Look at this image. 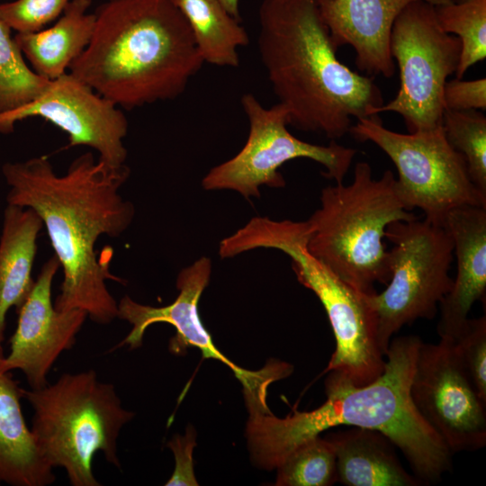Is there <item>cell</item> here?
Listing matches in <instances>:
<instances>
[{
    "label": "cell",
    "mask_w": 486,
    "mask_h": 486,
    "mask_svg": "<svg viewBox=\"0 0 486 486\" xmlns=\"http://www.w3.org/2000/svg\"><path fill=\"white\" fill-rule=\"evenodd\" d=\"M276 469L277 486H330L338 482L334 448L320 435L294 448Z\"/></svg>",
    "instance_id": "cell-25"
},
{
    "label": "cell",
    "mask_w": 486,
    "mask_h": 486,
    "mask_svg": "<svg viewBox=\"0 0 486 486\" xmlns=\"http://www.w3.org/2000/svg\"><path fill=\"white\" fill-rule=\"evenodd\" d=\"M0 344V483L11 486H48L55 482L53 468L40 453L24 419L23 389L11 372L2 368Z\"/></svg>",
    "instance_id": "cell-18"
},
{
    "label": "cell",
    "mask_w": 486,
    "mask_h": 486,
    "mask_svg": "<svg viewBox=\"0 0 486 486\" xmlns=\"http://www.w3.org/2000/svg\"><path fill=\"white\" fill-rule=\"evenodd\" d=\"M390 280L380 293L368 294L377 319V340L386 355L392 337L418 319H433L449 292L454 243L448 231L427 219L398 220L385 230Z\"/></svg>",
    "instance_id": "cell-8"
},
{
    "label": "cell",
    "mask_w": 486,
    "mask_h": 486,
    "mask_svg": "<svg viewBox=\"0 0 486 486\" xmlns=\"http://www.w3.org/2000/svg\"><path fill=\"white\" fill-rule=\"evenodd\" d=\"M442 226L450 234L456 275L440 302L437 333L454 340L464 328L472 304L486 292V207L465 205L449 212Z\"/></svg>",
    "instance_id": "cell-17"
},
{
    "label": "cell",
    "mask_w": 486,
    "mask_h": 486,
    "mask_svg": "<svg viewBox=\"0 0 486 486\" xmlns=\"http://www.w3.org/2000/svg\"><path fill=\"white\" fill-rule=\"evenodd\" d=\"M241 105L249 123L243 148L231 158L213 166L202 180L207 191L230 190L246 199L260 196L264 185L284 187L279 172L286 162L308 158L320 164L328 179L343 182L356 150L331 140L328 145L303 141L287 129V110L279 103L265 108L251 93L244 94Z\"/></svg>",
    "instance_id": "cell-11"
},
{
    "label": "cell",
    "mask_w": 486,
    "mask_h": 486,
    "mask_svg": "<svg viewBox=\"0 0 486 486\" xmlns=\"http://www.w3.org/2000/svg\"><path fill=\"white\" fill-rule=\"evenodd\" d=\"M68 68L118 107L133 109L182 94L204 64L172 0H108Z\"/></svg>",
    "instance_id": "cell-4"
},
{
    "label": "cell",
    "mask_w": 486,
    "mask_h": 486,
    "mask_svg": "<svg viewBox=\"0 0 486 486\" xmlns=\"http://www.w3.org/2000/svg\"><path fill=\"white\" fill-rule=\"evenodd\" d=\"M70 0H15L0 4V20L17 32H34L58 18Z\"/></svg>",
    "instance_id": "cell-28"
},
{
    "label": "cell",
    "mask_w": 486,
    "mask_h": 486,
    "mask_svg": "<svg viewBox=\"0 0 486 486\" xmlns=\"http://www.w3.org/2000/svg\"><path fill=\"white\" fill-rule=\"evenodd\" d=\"M49 82L27 65L11 29L0 20V115L33 101Z\"/></svg>",
    "instance_id": "cell-24"
},
{
    "label": "cell",
    "mask_w": 486,
    "mask_h": 486,
    "mask_svg": "<svg viewBox=\"0 0 486 486\" xmlns=\"http://www.w3.org/2000/svg\"><path fill=\"white\" fill-rule=\"evenodd\" d=\"M30 117L43 118L61 129L68 136V147H90L98 152L99 159L110 165L126 162L123 140L129 123L125 114L69 72L50 80L31 103L1 114L0 133H12L17 122Z\"/></svg>",
    "instance_id": "cell-14"
},
{
    "label": "cell",
    "mask_w": 486,
    "mask_h": 486,
    "mask_svg": "<svg viewBox=\"0 0 486 486\" xmlns=\"http://www.w3.org/2000/svg\"><path fill=\"white\" fill-rule=\"evenodd\" d=\"M421 342L413 335L391 340L382 374L364 385L328 372L327 400L315 410L294 409L277 418L267 406L247 404L252 461L260 468L275 469L303 442L344 425L380 431L404 454L423 485L439 482L452 467L453 454L419 415L410 392Z\"/></svg>",
    "instance_id": "cell-2"
},
{
    "label": "cell",
    "mask_w": 486,
    "mask_h": 486,
    "mask_svg": "<svg viewBox=\"0 0 486 486\" xmlns=\"http://www.w3.org/2000/svg\"><path fill=\"white\" fill-rule=\"evenodd\" d=\"M172 1L185 17L204 63L238 67V49L247 46L249 38L220 0Z\"/></svg>",
    "instance_id": "cell-22"
},
{
    "label": "cell",
    "mask_w": 486,
    "mask_h": 486,
    "mask_svg": "<svg viewBox=\"0 0 486 486\" xmlns=\"http://www.w3.org/2000/svg\"><path fill=\"white\" fill-rule=\"evenodd\" d=\"M196 433L193 427L186 428L184 436L176 435L167 446L172 450L176 466L166 486H196L198 482L194 477L193 451L196 446Z\"/></svg>",
    "instance_id": "cell-30"
},
{
    "label": "cell",
    "mask_w": 486,
    "mask_h": 486,
    "mask_svg": "<svg viewBox=\"0 0 486 486\" xmlns=\"http://www.w3.org/2000/svg\"><path fill=\"white\" fill-rule=\"evenodd\" d=\"M434 0H416L395 19L390 40L392 58L400 70L395 97L374 110L394 112L404 120L409 133L442 124L443 92L446 78L456 72L462 43L445 32L436 18Z\"/></svg>",
    "instance_id": "cell-10"
},
{
    "label": "cell",
    "mask_w": 486,
    "mask_h": 486,
    "mask_svg": "<svg viewBox=\"0 0 486 486\" xmlns=\"http://www.w3.org/2000/svg\"><path fill=\"white\" fill-rule=\"evenodd\" d=\"M2 173L9 187L7 204L37 213L59 261L63 281L55 308L83 310L97 324L111 323L118 302L106 281L122 280L110 272L111 255L98 257L95 244L102 236L120 237L133 221L135 207L120 194L130 168L86 152L61 176L46 156L7 162Z\"/></svg>",
    "instance_id": "cell-1"
},
{
    "label": "cell",
    "mask_w": 486,
    "mask_h": 486,
    "mask_svg": "<svg viewBox=\"0 0 486 486\" xmlns=\"http://www.w3.org/2000/svg\"><path fill=\"white\" fill-rule=\"evenodd\" d=\"M42 228L41 220L32 209L6 205L0 235V344L4 339L8 310L19 309L33 287L32 272Z\"/></svg>",
    "instance_id": "cell-20"
},
{
    "label": "cell",
    "mask_w": 486,
    "mask_h": 486,
    "mask_svg": "<svg viewBox=\"0 0 486 486\" xmlns=\"http://www.w3.org/2000/svg\"><path fill=\"white\" fill-rule=\"evenodd\" d=\"M92 0H71L55 24L34 32H17L14 40L32 69L53 80L68 72L88 45L95 15L88 14Z\"/></svg>",
    "instance_id": "cell-21"
},
{
    "label": "cell",
    "mask_w": 486,
    "mask_h": 486,
    "mask_svg": "<svg viewBox=\"0 0 486 486\" xmlns=\"http://www.w3.org/2000/svg\"><path fill=\"white\" fill-rule=\"evenodd\" d=\"M307 220H274L254 217L227 237L224 247L235 256L256 248H274L288 255L301 284L312 291L324 307L336 348L324 373L338 372L355 384L364 385L381 375L385 356L377 340V319L366 293L336 275L307 250Z\"/></svg>",
    "instance_id": "cell-6"
},
{
    "label": "cell",
    "mask_w": 486,
    "mask_h": 486,
    "mask_svg": "<svg viewBox=\"0 0 486 486\" xmlns=\"http://www.w3.org/2000/svg\"><path fill=\"white\" fill-rule=\"evenodd\" d=\"M226 10L236 19L241 21L239 14L238 0H220Z\"/></svg>",
    "instance_id": "cell-31"
},
{
    "label": "cell",
    "mask_w": 486,
    "mask_h": 486,
    "mask_svg": "<svg viewBox=\"0 0 486 486\" xmlns=\"http://www.w3.org/2000/svg\"><path fill=\"white\" fill-rule=\"evenodd\" d=\"M453 341L455 353L480 397L486 401V317L468 319Z\"/></svg>",
    "instance_id": "cell-27"
},
{
    "label": "cell",
    "mask_w": 486,
    "mask_h": 486,
    "mask_svg": "<svg viewBox=\"0 0 486 486\" xmlns=\"http://www.w3.org/2000/svg\"><path fill=\"white\" fill-rule=\"evenodd\" d=\"M410 392L419 415L452 454L485 446L486 401L463 367L452 340L421 342Z\"/></svg>",
    "instance_id": "cell-13"
},
{
    "label": "cell",
    "mask_w": 486,
    "mask_h": 486,
    "mask_svg": "<svg viewBox=\"0 0 486 486\" xmlns=\"http://www.w3.org/2000/svg\"><path fill=\"white\" fill-rule=\"evenodd\" d=\"M435 14L440 28L456 36L462 53L456 78L486 57V0H436Z\"/></svg>",
    "instance_id": "cell-23"
},
{
    "label": "cell",
    "mask_w": 486,
    "mask_h": 486,
    "mask_svg": "<svg viewBox=\"0 0 486 486\" xmlns=\"http://www.w3.org/2000/svg\"><path fill=\"white\" fill-rule=\"evenodd\" d=\"M258 21L259 57L290 125L335 140L353 118L378 115L381 89L338 58L319 0H263Z\"/></svg>",
    "instance_id": "cell-3"
},
{
    "label": "cell",
    "mask_w": 486,
    "mask_h": 486,
    "mask_svg": "<svg viewBox=\"0 0 486 486\" xmlns=\"http://www.w3.org/2000/svg\"><path fill=\"white\" fill-rule=\"evenodd\" d=\"M349 132L374 143L393 162L396 192L406 210L418 208L425 219L442 225L455 208L486 207V194L472 183L464 157L449 144L442 124L403 134L386 129L375 115L358 119Z\"/></svg>",
    "instance_id": "cell-9"
},
{
    "label": "cell",
    "mask_w": 486,
    "mask_h": 486,
    "mask_svg": "<svg viewBox=\"0 0 486 486\" xmlns=\"http://www.w3.org/2000/svg\"><path fill=\"white\" fill-rule=\"evenodd\" d=\"M23 398L33 410L31 431L40 453L53 469L66 472L71 485H101L93 472L99 452L121 468L118 437L135 414L94 370L63 374L54 383L23 390Z\"/></svg>",
    "instance_id": "cell-7"
},
{
    "label": "cell",
    "mask_w": 486,
    "mask_h": 486,
    "mask_svg": "<svg viewBox=\"0 0 486 486\" xmlns=\"http://www.w3.org/2000/svg\"><path fill=\"white\" fill-rule=\"evenodd\" d=\"M325 437L336 455L338 482L346 486H418L402 466L395 445L378 430L352 427Z\"/></svg>",
    "instance_id": "cell-19"
},
{
    "label": "cell",
    "mask_w": 486,
    "mask_h": 486,
    "mask_svg": "<svg viewBox=\"0 0 486 486\" xmlns=\"http://www.w3.org/2000/svg\"><path fill=\"white\" fill-rule=\"evenodd\" d=\"M59 267L55 256L42 266L32 289L17 309V326L9 341V352L2 360L4 371L20 370L24 374L30 389L49 383L52 365L61 353L75 345L87 318L83 310L55 308L51 287Z\"/></svg>",
    "instance_id": "cell-15"
},
{
    "label": "cell",
    "mask_w": 486,
    "mask_h": 486,
    "mask_svg": "<svg viewBox=\"0 0 486 486\" xmlns=\"http://www.w3.org/2000/svg\"><path fill=\"white\" fill-rule=\"evenodd\" d=\"M445 110H477L486 109L485 77L464 81L454 78L446 81L443 92Z\"/></svg>",
    "instance_id": "cell-29"
},
{
    "label": "cell",
    "mask_w": 486,
    "mask_h": 486,
    "mask_svg": "<svg viewBox=\"0 0 486 486\" xmlns=\"http://www.w3.org/2000/svg\"><path fill=\"white\" fill-rule=\"evenodd\" d=\"M442 127L449 144L465 158L472 183L486 194V117L476 110H445Z\"/></svg>",
    "instance_id": "cell-26"
},
{
    "label": "cell",
    "mask_w": 486,
    "mask_h": 486,
    "mask_svg": "<svg viewBox=\"0 0 486 486\" xmlns=\"http://www.w3.org/2000/svg\"><path fill=\"white\" fill-rule=\"evenodd\" d=\"M413 1L319 0V6L334 47L352 46L358 69L390 78L395 73L390 49L392 25Z\"/></svg>",
    "instance_id": "cell-16"
},
{
    "label": "cell",
    "mask_w": 486,
    "mask_h": 486,
    "mask_svg": "<svg viewBox=\"0 0 486 486\" xmlns=\"http://www.w3.org/2000/svg\"><path fill=\"white\" fill-rule=\"evenodd\" d=\"M395 183L391 170L375 179L367 162H357L352 182L323 188L320 207L307 220L309 253L366 294L376 292V283L386 285L390 280L387 227L417 218L406 210Z\"/></svg>",
    "instance_id": "cell-5"
},
{
    "label": "cell",
    "mask_w": 486,
    "mask_h": 486,
    "mask_svg": "<svg viewBox=\"0 0 486 486\" xmlns=\"http://www.w3.org/2000/svg\"><path fill=\"white\" fill-rule=\"evenodd\" d=\"M212 266L211 259L202 256L183 268L176 278L179 293L166 306L144 305L128 295L123 296L118 302L117 318L129 322L131 329L118 346L137 348L141 346L149 326L170 324L176 331L169 342V350L173 354H181L190 346L200 349L204 358L216 359L234 373L243 385L245 399L266 400L268 386L290 375L293 367L284 361L271 360L259 371H248L231 362L216 347L198 311L200 298L210 282Z\"/></svg>",
    "instance_id": "cell-12"
}]
</instances>
